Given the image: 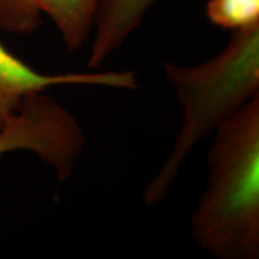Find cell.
Segmentation results:
<instances>
[{"mask_svg":"<svg viewBox=\"0 0 259 259\" xmlns=\"http://www.w3.org/2000/svg\"><path fill=\"white\" fill-rule=\"evenodd\" d=\"M157 0H99L93 27L95 38L88 60L89 69L101 67L107 58L124 44L141 24L144 15Z\"/></svg>","mask_w":259,"mask_h":259,"instance_id":"obj_6","label":"cell"},{"mask_svg":"<svg viewBox=\"0 0 259 259\" xmlns=\"http://www.w3.org/2000/svg\"><path fill=\"white\" fill-rule=\"evenodd\" d=\"M163 69L184 119L170 154L145 187L148 205L166 198L196 144L259 94V24L234 30L225 50L205 63H164Z\"/></svg>","mask_w":259,"mask_h":259,"instance_id":"obj_2","label":"cell"},{"mask_svg":"<svg viewBox=\"0 0 259 259\" xmlns=\"http://www.w3.org/2000/svg\"><path fill=\"white\" fill-rule=\"evenodd\" d=\"M206 17L212 24L239 30L259 24V0H209Z\"/></svg>","mask_w":259,"mask_h":259,"instance_id":"obj_7","label":"cell"},{"mask_svg":"<svg viewBox=\"0 0 259 259\" xmlns=\"http://www.w3.org/2000/svg\"><path fill=\"white\" fill-rule=\"evenodd\" d=\"M99 0H0V29L10 34H30L41 16L57 25L70 51L88 40Z\"/></svg>","mask_w":259,"mask_h":259,"instance_id":"obj_5","label":"cell"},{"mask_svg":"<svg viewBox=\"0 0 259 259\" xmlns=\"http://www.w3.org/2000/svg\"><path fill=\"white\" fill-rule=\"evenodd\" d=\"M191 233L220 259L259 258V94L215 130Z\"/></svg>","mask_w":259,"mask_h":259,"instance_id":"obj_1","label":"cell"},{"mask_svg":"<svg viewBox=\"0 0 259 259\" xmlns=\"http://www.w3.org/2000/svg\"><path fill=\"white\" fill-rule=\"evenodd\" d=\"M56 85H97L115 89H136L138 83L132 71L40 73L14 56L0 42V128L9 116L17 111L28 95L44 93V90Z\"/></svg>","mask_w":259,"mask_h":259,"instance_id":"obj_4","label":"cell"},{"mask_svg":"<svg viewBox=\"0 0 259 259\" xmlns=\"http://www.w3.org/2000/svg\"><path fill=\"white\" fill-rule=\"evenodd\" d=\"M85 147L78 122L59 103L36 93L28 95L0 128V156L8 151L30 150L69 179Z\"/></svg>","mask_w":259,"mask_h":259,"instance_id":"obj_3","label":"cell"}]
</instances>
